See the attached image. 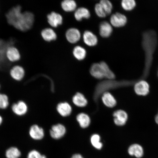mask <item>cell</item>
I'll list each match as a JSON object with an SVG mask.
<instances>
[{
  "label": "cell",
  "mask_w": 158,
  "mask_h": 158,
  "mask_svg": "<svg viewBox=\"0 0 158 158\" xmlns=\"http://www.w3.org/2000/svg\"><path fill=\"white\" fill-rule=\"evenodd\" d=\"M41 36L45 41L50 42L57 38V35L54 31L51 28H46L41 31Z\"/></svg>",
  "instance_id": "44dd1931"
},
{
  "label": "cell",
  "mask_w": 158,
  "mask_h": 158,
  "mask_svg": "<svg viewBox=\"0 0 158 158\" xmlns=\"http://www.w3.org/2000/svg\"><path fill=\"white\" fill-rule=\"evenodd\" d=\"M47 19L49 24L54 27L62 24L63 22L62 15L55 12H52L47 15Z\"/></svg>",
  "instance_id": "30bf717a"
},
{
  "label": "cell",
  "mask_w": 158,
  "mask_h": 158,
  "mask_svg": "<svg viewBox=\"0 0 158 158\" xmlns=\"http://www.w3.org/2000/svg\"><path fill=\"white\" fill-rule=\"evenodd\" d=\"M103 70L104 78L109 80H114L115 78V76L112 71L110 70L109 67L105 62L102 61L100 63Z\"/></svg>",
  "instance_id": "603a6c76"
},
{
  "label": "cell",
  "mask_w": 158,
  "mask_h": 158,
  "mask_svg": "<svg viewBox=\"0 0 158 158\" xmlns=\"http://www.w3.org/2000/svg\"><path fill=\"white\" fill-rule=\"evenodd\" d=\"M66 128L61 124L53 125L50 130L51 137L53 139H59L62 138L66 133Z\"/></svg>",
  "instance_id": "5b68a950"
},
{
  "label": "cell",
  "mask_w": 158,
  "mask_h": 158,
  "mask_svg": "<svg viewBox=\"0 0 158 158\" xmlns=\"http://www.w3.org/2000/svg\"><path fill=\"white\" fill-rule=\"evenodd\" d=\"M90 16L89 11L85 7H80L76 10L74 13L75 19L78 21H81L83 19H88Z\"/></svg>",
  "instance_id": "ffe728a7"
},
{
  "label": "cell",
  "mask_w": 158,
  "mask_h": 158,
  "mask_svg": "<svg viewBox=\"0 0 158 158\" xmlns=\"http://www.w3.org/2000/svg\"><path fill=\"white\" fill-rule=\"evenodd\" d=\"M25 73L24 69L22 67L19 66L14 67L10 72L11 77L17 81L22 80L24 78Z\"/></svg>",
  "instance_id": "2e32d148"
},
{
  "label": "cell",
  "mask_w": 158,
  "mask_h": 158,
  "mask_svg": "<svg viewBox=\"0 0 158 158\" xmlns=\"http://www.w3.org/2000/svg\"><path fill=\"white\" fill-rule=\"evenodd\" d=\"M102 100L105 106L108 107L113 108L116 105V100L110 92H104L102 94Z\"/></svg>",
  "instance_id": "9a60e30c"
},
{
  "label": "cell",
  "mask_w": 158,
  "mask_h": 158,
  "mask_svg": "<svg viewBox=\"0 0 158 158\" xmlns=\"http://www.w3.org/2000/svg\"><path fill=\"white\" fill-rule=\"evenodd\" d=\"M9 100L6 94L0 93V110L6 109L9 106Z\"/></svg>",
  "instance_id": "83f0119b"
},
{
  "label": "cell",
  "mask_w": 158,
  "mask_h": 158,
  "mask_svg": "<svg viewBox=\"0 0 158 158\" xmlns=\"http://www.w3.org/2000/svg\"><path fill=\"white\" fill-rule=\"evenodd\" d=\"M11 110L16 115L22 116L27 113L28 106L26 102L23 100H19L12 105Z\"/></svg>",
  "instance_id": "3957f363"
},
{
  "label": "cell",
  "mask_w": 158,
  "mask_h": 158,
  "mask_svg": "<svg viewBox=\"0 0 158 158\" xmlns=\"http://www.w3.org/2000/svg\"><path fill=\"white\" fill-rule=\"evenodd\" d=\"M66 37L69 42L72 44H74L80 40L81 35L80 31L78 29L71 28L67 31Z\"/></svg>",
  "instance_id": "ba28073f"
},
{
  "label": "cell",
  "mask_w": 158,
  "mask_h": 158,
  "mask_svg": "<svg viewBox=\"0 0 158 158\" xmlns=\"http://www.w3.org/2000/svg\"><path fill=\"white\" fill-rule=\"evenodd\" d=\"M29 134L30 137L35 141L42 139L45 135L43 128L36 124H33L30 127Z\"/></svg>",
  "instance_id": "277c9868"
},
{
  "label": "cell",
  "mask_w": 158,
  "mask_h": 158,
  "mask_svg": "<svg viewBox=\"0 0 158 158\" xmlns=\"http://www.w3.org/2000/svg\"><path fill=\"white\" fill-rule=\"evenodd\" d=\"M72 101L75 105L79 107H85L88 103V100L84 94L79 92L77 93L73 97Z\"/></svg>",
  "instance_id": "e0dca14e"
},
{
  "label": "cell",
  "mask_w": 158,
  "mask_h": 158,
  "mask_svg": "<svg viewBox=\"0 0 158 158\" xmlns=\"http://www.w3.org/2000/svg\"><path fill=\"white\" fill-rule=\"evenodd\" d=\"M149 86L146 81L142 80L138 82L134 87L136 93L139 95L145 96L149 92Z\"/></svg>",
  "instance_id": "9c48e42d"
},
{
  "label": "cell",
  "mask_w": 158,
  "mask_h": 158,
  "mask_svg": "<svg viewBox=\"0 0 158 158\" xmlns=\"http://www.w3.org/2000/svg\"><path fill=\"white\" fill-rule=\"evenodd\" d=\"M90 73L94 78L100 80L104 78L103 70L100 63H94L91 67Z\"/></svg>",
  "instance_id": "5bb4252c"
},
{
  "label": "cell",
  "mask_w": 158,
  "mask_h": 158,
  "mask_svg": "<svg viewBox=\"0 0 158 158\" xmlns=\"http://www.w3.org/2000/svg\"><path fill=\"white\" fill-rule=\"evenodd\" d=\"M83 37L84 43L89 46H94L97 44V37L91 31H85Z\"/></svg>",
  "instance_id": "7c38bea8"
},
{
  "label": "cell",
  "mask_w": 158,
  "mask_h": 158,
  "mask_svg": "<svg viewBox=\"0 0 158 158\" xmlns=\"http://www.w3.org/2000/svg\"><path fill=\"white\" fill-rule=\"evenodd\" d=\"M95 11L98 16L100 18H104L107 16L103 8L100 3L96 4L95 6Z\"/></svg>",
  "instance_id": "4dcf8cb0"
},
{
  "label": "cell",
  "mask_w": 158,
  "mask_h": 158,
  "mask_svg": "<svg viewBox=\"0 0 158 158\" xmlns=\"http://www.w3.org/2000/svg\"><path fill=\"white\" fill-rule=\"evenodd\" d=\"M128 152L130 155L140 158L143 156V151L141 146L138 144H135L130 146L128 149Z\"/></svg>",
  "instance_id": "7402d4cb"
},
{
  "label": "cell",
  "mask_w": 158,
  "mask_h": 158,
  "mask_svg": "<svg viewBox=\"0 0 158 158\" xmlns=\"http://www.w3.org/2000/svg\"><path fill=\"white\" fill-rule=\"evenodd\" d=\"M90 142L92 145L96 149L100 150L103 147V144L101 141L100 136L98 134H94L90 137Z\"/></svg>",
  "instance_id": "4316f807"
},
{
  "label": "cell",
  "mask_w": 158,
  "mask_h": 158,
  "mask_svg": "<svg viewBox=\"0 0 158 158\" xmlns=\"http://www.w3.org/2000/svg\"><path fill=\"white\" fill-rule=\"evenodd\" d=\"M76 119L80 127L83 128H87L90 125L91 119L88 114L84 113L79 114L77 115Z\"/></svg>",
  "instance_id": "ac0fdd59"
},
{
  "label": "cell",
  "mask_w": 158,
  "mask_h": 158,
  "mask_svg": "<svg viewBox=\"0 0 158 158\" xmlns=\"http://www.w3.org/2000/svg\"><path fill=\"white\" fill-rule=\"evenodd\" d=\"M155 120L156 122V123L158 124V114L156 116Z\"/></svg>",
  "instance_id": "e575fe53"
},
{
  "label": "cell",
  "mask_w": 158,
  "mask_h": 158,
  "mask_svg": "<svg viewBox=\"0 0 158 158\" xmlns=\"http://www.w3.org/2000/svg\"><path fill=\"white\" fill-rule=\"evenodd\" d=\"M103 8L107 15L111 13L113 6L112 4L108 0H102L99 3Z\"/></svg>",
  "instance_id": "f546056e"
},
{
  "label": "cell",
  "mask_w": 158,
  "mask_h": 158,
  "mask_svg": "<svg viewBox=\"0 0 158 158\" xmlns=\"http://www.w3.org/2000/svg\"><path fill=\"white\" fill-rule=\"evenodd\" d=\"M73 54L75 58L79 60H81L85 58L86 52L85 49L82 47L77 46L74 48Z\"/></svg>",
  "instance_id": "484cf974"
},
{
  "label": "cell",
  "mask_w": 158,
  "mask_h": 158,
  "mask_svg": "<svg viewBox=\"0 0 158 158\" xmlns=\"http://www.w3.org/2000/svg\"><path fill=\"white\" fill-rule=\"evenodd\" d=\"M3 122V118L2 116L0 114V126H1Z\"/></svg>",
  "instance_id": "836d02e7"
},
{
  "label": "cell",
  "mask_w": 158,
  "mask_h": 158,
  "mask_svg": "<svg viewBox=\"0 0 158 158\" xmlns=\"http://www.w3.org/2000/svg\"><path fill=\"white\" fill-rule=\"evenodd\" d=\"M122 8L125 10L130 11L136 6V2L134 0H123L121 2Z\"/></svg>",
  "instance_id": "f1b7e54d"
},
{
  "label": "cell",
  "mask_w": 158,
  "mask_h": 158,
  "mask_svg": "<svg viewBox=\"0 0 158 158\" xmlns=\"http://www.w3.org/2000/svg\"><path fill=\"white\" fill-rule=\"evenodd\" d=\"M127 22V19L126 16L119 13L114 14L110 17V23L116 27H124Z\"/></svg>",
  "instance_id": "8992f818"
},
{
  "label": "cell",
  "mask_w": 158,
  "mask_h": 158,
  "mask_svg": "<svg viewBox=\"0 0 158 158\" xmlns=\"http://www.w3.org/2000/svg\"><path fill=\"white\" fill-rule=\"evenodd\" d=\"M56 110L58 113L64 117L70 115L72 110V106L67 102L59 103L57 106Z\"/></svg>",
  "instance_id": "8fae6325"
},
{
  "label": "cell",
  "mask_w": 158,
  "mask_h": 158,
  "mask_svg": "<svg viewBox=\"0 0 158 158\" xmlns=\"http://www.w3.org/2000/svg\"><path fill=\"white\" fill-rule=\"evenodd\" d=\"M1 85H0V90H1Z\"/></svg>",
  "instance_id": "d590c367"
},
{
  "label": "cell",
  "mask_w": 158,
  "mask_h": 158,
  "mask_svg": "<svg viewBox=\"0 0 158 158\" xmlns=\"http://www.w3.org/2000/svg\"><path fill=\"white\" fill-rule=\"evenodd\" d=\"M71 158H84L82 156L79 154H74Z\"/></svg>",
  "instance_id": "d6a6232c"
},
{
  "label": "cell",
  "mask_w": 158,
  "mask_h": 158,
  "mask_svg": "<svg viewBox=\"0 0 158 158\" xmlns=\"http://www.w3.org/2000/svg\"><path fill=\"white\" fill-rule=\"evenodd\" d=\"M113 28L110 23L107 22H102L100 25L99 33L102 37L107 38L111 35Z\"/></svg>",
  "instance_id": "4fadbf2b"
},
{
  "label": "cell",
  "mask_w": 158,
  "mask_h": 158,
  "mask_svg": "<svg viewBox=\"0 0 158 158\" xmlns=\"http://www.w3.org/2000/svg\"><path fill=\"white\" fill-rule=\"evenodd\" d=\"M27 158H47V157L37 150H32L27 154Z\"/></svg>",
  "instance_id": "1f68e13d"
},
{
  "label": "cell",
  "mask_w": 158,
  "mask_h": 158,
  "mask_svg": "<svg viewBox=\"0 0 158 158\" xmlns=\"http://www.w3.org/2000/svg\"><path fill=\"white\" fill-rule=\"evenodd\" d=\"M61 6L65 11L72 12L76 9L77 4L73 0H65L61 3Z\"/></svg>",
  "instance_id": "d4e9b609"
},
{
  "label": "cell",
  "mask_w": 158,
  "mask_h": 158,
  "mask_svg": "<svg viewBox=\"0 0 158 158\" xmlns=\"http://www.w3.org/2000/svg\"><path fill=\"white\" fill-rule=\"evenodd\" d=\"M21 156V152L16 147H10L5 152V156L6 158H19Z\"/></svg>",
  "instance_id": "cb8c5ba5"
},
{
  "label": "cell",
  "mask_w": 158,
  "mask_h": 158,
  "mask_svg": "<svg viewBox=\"0 0 158 158\" xmlns=\"http://www.w3.org/2000/svg\"><path fill=\"white\" fill-rule=\"evenodd\" d=\"M15 41L11 40L6 41L0 39V69L4 70L6 69L9 65L6 57L8 49L14 44Z\"/></svg>",
  "instance_id": "7a4b0ae2"
},
{
  "label": "cell",
  "mask_w": 158,
  "mask_h": 158,
  "mask_svg": "<svg viewBox=\"0 0 158 158\" xmlns=\"http://www.w3.org/2000/svg\"><path fill=\"white\" fill-rule=\"evenodd\" d=\"M114 122L116 125L122 126L124 125L127 121L128 116L123 110H118L114 112L113 114Z\"/></svg>",
  "instance_id": "52a82bcc"
},
{
  "label": "cell",
  "mask_w": 158,
  "mask_h": 158,
  "mask_svg": "<svg viewBox=\"0 0 158 158\" xmlns=\"http://www.w3.org/2000/svg\"><path fill=\"white\" fill-rule=\"evenodd\" d=\"M6 17L10 25L23 31L30 29L34 22V16L33 13L28 11L22 12L20 6H17L10 10L6 15Z\"/></svg>",
  "instance_id": "6da1fadb"
},
{
  "label": "cell",
  "mask_w": 158,
  "mask_h": 158,
  "mask_svg": "<svg viewBox=\"0 0 158 158\" xmlns=\"http://www.w3.org/2000/svg\"><path fill=\"white\" fill-rule=\"evenodd\" d=\"M6 57L10 62H15L19 60L20 59V55L19 50L16 48L11 46L7 50Z\"/></svg>",
  "instance_id": "d6986e66"
}]
</instances>
